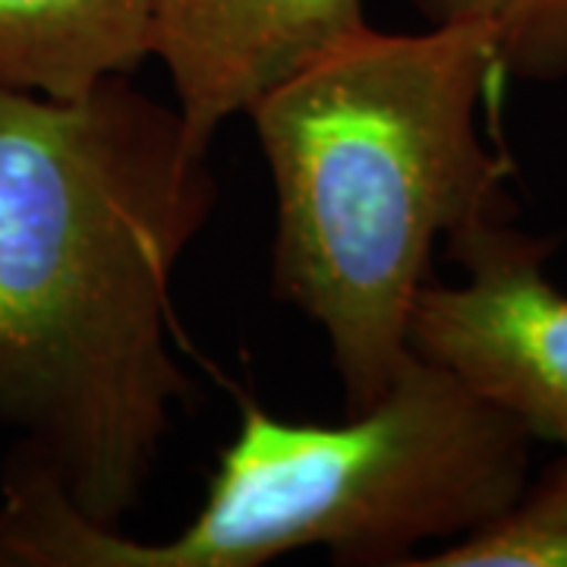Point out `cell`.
<instances>
[{"label": "cell", "instance_id": "obj_2", "mask_svg": "<svg viewBox=\"0 0 567 567\" xmlns=\"http://www.w3.org/2000/svg\"><path fill=\"white\" fill-rule=\"evenodd\" d=\"M505 80L473 22L365 25L249 107L278 199L271 287L324 331L347 416L406 363L435 246L517 215L514 162L480 130Z\"/></svg>", "mask_w": 567, "mask_h": 567}, {"label": "cell", "instance_id": "obj_7", "mask_svg": "<svg viewBox=\"0 0 567 567\" xmlns=\"http://www.w3.org/2000/svg\"><path fill=\"white\" fill-rule=\"evenodd\" d=\"M406 567H567V454L486 527Z\"/></svg>", "mask_w": 567, "mask_h": 567}, {"label": "cell", "instance_id": "obj_8", "mask_svg": "<svg viewBox=\"0 0 567 567\" xmlns=\"http://www.w3.org/2000/svg\"><path fill=\"white\" fill-rule=\"evenodd\" d=\"M413 7L432 25L473 22L486 29L507 76H567V0H413Z\"/></svg>", "mask_w": 567, "mask_h": 567}, {"label": "cell", "instance_id": "obj_4", "mask_svg": "<svg viewBox=\"0 0 567 567\" xmlns=\"http://www.w3.org/2000/svg\"><path fill=\"white\" fill-rule=\"evenodd\" d=\"M445 252L464 281L416 293L410 350L567 454V293L546 275L551 240L480 221L447 234Z\"/></svg>", "mask_w": 567, "mask_h": 567}, {"label": "cell", "instance_id": "obj_3", "mask_svg": "<svg viewBox=\"0 0 567 567\" xmlns=\"http://www.w3.org/2000/svg\"><path fill=\"white\" fill-rule=\"evenodd\" d=\"M529 435L505 410L410 350L375 404L293 423L244 401L196 517L162 543L85 517L17 445L0 476L3 567H262L303 548L334 565L406 567L464 539L527 488Z\"/></svg>", "mask_w": 567, "mask_h": 567}, {"label": "cell", "instance_id": "obj_5", "mask_svg": "<svg viewBox=\"0 0 567 567\" xmlns=\"http://www.w3.org/2000/svg\"><path fill=\"white\" fill-rule=\"evenodd\" d=\"M365 25L363 0H152V58L189 140L212 152L230 117Z\"/></svg>", "mask_w": 567, "mask_h": 567}, {"label": "cell", "instance_id": "obj_1", "mask_svg": "<svg viewBox=\"0 0 567 567\" xmlns=\"http://www.w3.org/2000/svg\"><path fill=\"white\" fill-rule=\"evenodd\" d=\"M215 205L177 104L130 76L73 102L0 85V429L95 524L142 505L193 394L171 284Z\"/></svg>", "mask_w": 567, "mask_h": 567}, {"label": "cell", "instance_id": "obj_6", "mask_svg": "<svg viewBox=\"0 0 567 567\" xmlns=\"http://www.w3.org/2000/svg\"><path fill=\"white\" fill-rule=\"evenodd\" d=\"M152 58V0H0V85L54 102Z\"/></svg>", "mask_w": 567, "mask_h": 567}, {"label": "cell", "instance_id": "obj_9", "mask_svg": "<svg viewBox=\"0 0 567 567\" xmlns=\"http://www.w3.org/2000/svg\"><path fill=\"white\" fill-rule=\"evenodd\" d=\"M0 533H3V498H0ZM0 567H3V561H0Z\"/></svg>", "mask_w": 567, "mask_h": 567}]
</instances>
